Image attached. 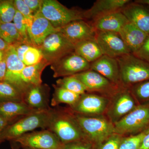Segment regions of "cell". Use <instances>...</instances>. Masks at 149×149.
<instances>
[{
  "label": "cell",
  "mask_w": 149,
  "mask_h": 149,
  "mask_svg": "<svg viewBox=\"0 0 149 149\" xmlns=\"http://www.w3.org/2000/svg\"><path fill=\"white\" fill-rule=\"evenodd\" d=\"M47 129L54 133L64 145L86 141L76 121L74 113L70 108L58 106L52 108Z\"/></svg>",
  "instance_id": "1"
},
{
  "label": "cell",
  "mask_w": 149,
  "mask_h": 149,
  "mask_svg": "<svg viewBox=\"0 0 149 149\" xmlns=\"http://www.w3.org/2000/svg\"><path fill=\"white\" fill-rule=\"evenodd\" d=\"M51 109L48 110L34 112L8 125L2 133V142L6 141H13L37 128L47 129Z\"/></svg>",
  "instance_id": "2"
},
{
  "label": "cell",
  "mask_w": 149,
  "mask_h": 149,
  "mask_svg": "<svg viewBox=\"0 0 149 149\" xmlns=\"http://www.w3.org/2000/svg\"><path fill=\"white\" fill-rule=\"evenodd\" d=\"M120 70L121 86L129 88L149 79V63L132 54L116 58Z\"/></svg>",
  "instance_id": "3"
},
{
  "label": "cell",
  "mask_w": 149,
  "mask_h": 149,
  "mask_svg": "<svg viewBox=\"0 0 149 149\" xmlns=\"http://www.w3.org/2000/svg\"><path fill=\"white\" fill-rule=\"evenodd\" d=\"M74 113L85 140L88 143L98 146L115 133L113 123L106 118Z\"/></svg>",
  "instance_id": "4"
},
{
  "label": "cell",
  "mask_w": 149,
  "mask_h": 149,
  "mask_svg": "<svg viewBox=\"0 0 149 149\" xmlns=\"http://www.w3.org/2000/svg\"><path fill=\"white\" fill-rule=\"evenodd\" d=\"M84 11L68 8L56 0H43L41 9L43 16L57 29L72 21L85 20Z\"/></svg>",
  "instance_id": "5"
},
{
  "label": "cell",
  "mask_w": 149,
  "mask_h": 149,
  "mask_svg": "<svg viewBox=\"0 0 149 149\" xmlns=\"http://www.w3.org/2000/svg\"><path fill=\"white\" fill-rule=\"evenodd\" d=\"M113 125L115 133L122 136L141 133L149 125V102L138 105Z\"/></svg>",
  "instance_id": "6"
},
{
  "label": "cell",
  "mask_w": 149,
  "mask_h": 149,
  "mask_svg": "<svg viewBox=\"0 0 149 149\" xmlns=\"http://www.w3.org/2000/svg\"><path fill=\"white\" fill-rule=\"evenodd\" d=\"M43 58L51 64L74 52V45L59 31L50 35L39 47Z\"/></svg>",
  "instance_id": "7"
},
{
  "label": "cell",
  "mask_w": 149,
  "mask_h": 149,
  "mask_svg": "<svg viewBox=\"0 0 149 149\" xmlns=\"http://www.w3.org/2000/svg\"><path fill=\"white\" fill-rule=\"evenodd\" d=\"M13 142L22 148L33 149H63L64 146L57 136L48 129L26 133Z\"/></svg>",
  "instance_id": "8"
},
{
  "label": "cell",
  "mask_w": 149,
  "mask_h": 149,
  "mask_svg": "<svg viewBox=\"0 0 149 149\" xmlns=\"http://www.w3.org/2000/svg\"><path fill=\"white\" fill-rule=\"evenodd\" d=\"M91 63L73 52L51 64L55 78L71 76L90 69Z\"/></svg>",
  "instance_id": "9"
},
{
  "label": "cell",
  "mask_w": 149,
  "mask_h": 149,
  "mask_svg": "<svg viewBox=\"0 0 149 149\" xmlns=\"http://www.w3.org/2000/svg\"><path fill=\"white\" fill-rule=\"evenodd\" d=\"M113 95V100L109 109L108 115L110 121L113 124L139 104L128 88L120 86Z\"/></svg>",
  "instance_id": "10"
},
{
  "label": "cell",
  "mask_w": 149,
  "mask_h": 149,
  "mask_svg": "<svg viewBox=\"0 0 149 149\" xmlns=\"http://www.w3.org/2000/svg\"><path fill=\"white\" fill-rule=\"evenodd\" d=\"M50 90L47 84L26 86L22 93V102L35 110H49Z\"/></svg>",
  "instance_id": "11"
},
{
  "label": "cell",
  "mask_w": 149,
  "mask_h": 149,
  "mask_svg": "<svg viewBox=\"0 0 149 149\" xmlns=\"http://www.w3.org/2000/svg\"><path fill=\"white\" fill-rule=\"evenodd\" d=\"M95 39L103 55L116 58L130 53L118 33L96 31Z\"/></svg>",
  "instance_id": "12"
},
{
  "label": "cell",
  "mask_w": 149,
  "mask_h": 149,
  "mask_svg": "<svg viewBox=\"0 0 149 149\" xmlns=\"http://www.w3.org/2000/svg\"><path fill=\"white\" fill-rule=\"evenodd\" d=\"M88 92H98L113 95L120 86L113 84L97 72L88 70L74 75Z\"/></svg>",
  "instance_id": "13"
},
{
  "label": "cell",
  "mask_w": 149,
  "mask_h": 149,
  "mask_svg": "<svg viewBox=\"0 0 149 149\" xmlns=\"http://www.w3.org/2000/svg\"><path fill=\"white\" fill-rule=\"evenodd\" d=\"M108 101L107 99L102 96L85 93L70 109L75 114L81 115L100 114L106 109Z\"/></svg>",
  "instance_id": "14"
},
{
  "label": "cell",
  "mask_w": 149,
  "mask_h": 149,
  "mask_svg": "<svg viewBox=\"0 0 149 149\" xmlns=\"http://www.w3.org/2000/svg\"><path fill=\"white\" fill-rule=\"evenodd\" d=\"M74 46L85 40L95 39L96 30L89 22L75 20L58 29Z\"/></svg>",
  "instance_id": "15"
},
{
  "label": "cell",
  "mask_w": 149,
  "mask_h": 149,
  "mask_svg": "<svg viewBox=\"0 0 149 149\" xmlns=\"http://www.w3.org/2000/svg\"><path fill=\"white\" fill-rule=\"evenodd\" d=\"M6 73L4 81L13 85L22 94L25 87L21 79L22 70L25 65L19 59L14 47L10 45L5 51Z\"/></svg>",
  "instance_id": "16"
},
{
  "label": "cell",
  "mask_w": 149,
  "mask_h": 149,
  "mask_svg": "<svg viewBox=\"0 0 149 149\" xmlns=\"http://www.w3.org/2000/svg\"><path fill=\"white\" fill-rule=\"evenodd\" d=\"M58 31L40 12L34 15L29 31V38L32 45L38 48L48 36Z\"/></svg>",
  "instance_id": "17"
},
{
  "label": "cell",
  "mask_w": 149,
  "mask_h": 149,
  "mask_svg": "<svg viewBox=\"0 0 149 149\" xmlns=\"http://www.w3.org/2000/svg\"><path fill=\"white\" fill-rule=\"evenodd\" d=\"M121 12L129 22L149 35V9L146 6L135 1H131Z\"/></svg>",
  "instance_id": "18"
},
{
  "label": "cell",
  "mask_w": 149,
  "mask_h": 149,
  "mask_svg": "<svg viewBox=\"0 0 149 149\" xmlns=\"http://www.w3.org/2000/svg\"><path fill=\"white\" fill-rule=\"evenodd\" d=\"M131 1L129 0H97L89 9L84 11L85 20L89 22L109 14L119 11Z\"/></svg>",
  "instance_id": "19"
},
{
  "label": "cell",
  "mask_w": 149,
  "mask_h": 149,
  "mask_svg": "<svg viewBox=\"0 0 149 149\" xmlns=\"http://www.w3.org/2000/svg\"><path fill=\"white\" fill-rule=\"evenodd\" d=\"M90 70L97 72L113 84L122 86L119 65L116 58L102 55L91 63Z\"/></svg>",
  "instance_id": "20"
},
{
  "label": "cell",
  "mask_w": 149,
  "mask_h": 149,
  "mask_svg": "<svg viewBox=\"0 0 149 149\" xmlns=\"http://www.w3.org/2000/svg\"><path fill=\"white\" fill-rule=\"evenodd\" d=\"M121 11L109 14L90 23L96 31L118 33L128 22Z\"/></svg>",
  "instance_id": "21"
},
{
  "label": "cell",
  "mask_w": 149,
  "mask_h": 149,
  "mask_svg": "<svg viewBox=\"0 0 149 149\" xmlns=\"http://www.w3.org/2000/svg\"><path fill=\"white\" fill-rule=\"evenodd\" d=\"M118 34L132 54L139 51L149 36L129 22L120 29Z\"/></svg>",
  "instance_id": "22"
},
{
  "label": "cell",
  "mask_w": 149,
  "mask_h": 149,
  "mask_svg": "<svg viewBox=\"0 0 149 149\" xmlns=\"http://www.w3.org/2000/svg\"><path fill=\"white\" fill-rule=\"evenodd\" d=\"M37 111H38L32 109L23 102L0 103V116L8 119H19Z\"/></svg>",
  "instance_id": "23"
},
{
  "label": "cell",
  "mask_w": 149,
  "mask_h": 149,
  "mask_svg": "<svg viewBox=\"0 0 149 149\" xmlns=\"http://www.w3.org/2000/svg\"><path fill=\"white\" fill-rule=\"evenodd\" d=\"M50 65L49 63L43 58L42 61L37 64L25 66L22 70L21 75L22 82L25 88L29 85L42 84V73L44 69Z\"/></svg>",
  "instance_id": "24"
},
{
  "label": "cell",
  "mask_w": 149,
  "mask_h": 149,
  "mask_svg": "<svg viewBox=\"0 0 149 149\" xmlns=\"http://www.w3.org/2000/svg\"><path fill=\"white\" fill-rule=\"evenodd\" d=\"M74 52L91 63L103 55L95 39L85 40L76 44Z\"/></svg>",
  "instance_id": "25"
},
{
  "label": "cell",
  "mask_w": 149,
  "mask_h": 149,
  "mask_svg": "<svg viewBox=\"0 0 149 149\" xmlns=\"http://www.w3.org/2000/svg\"><path fill=\"white\" fill-rule=\"evenodd\" d=\"M52 86L54 91L51 99L52 106L57 107L60 104L63 103L67 104L71 107L74 105L80 98L81 95L77 93L58 87L55 84Z\"/></svg>",
  "instance_id": "26"
},
{
  "label": "cell",
  "mask_w": 149,
  "mask_h": 149,
  "mask_svg": "<svg viewBox=\"0 0 149 149\" xmlns=\"http://www.w3.org/2000/svg\"><path fill=\"white\" fill-rule=\"evenodd\" d=\"M0 37L10 45L24 42L13 22L0 23Z\"/></svg>",
  "instance_id": "27"
},
{
  "label": "cell",
  "mask_w": 149,
  "mask_h": 149,
  "mask_svg": "<svg viewBox=\"0 0 149 149\" xmlns=\"http://www.w3.org/2000/svg\"><path fill=\"white\" fill-rule=\"evenodd\" d=\"M22 102V94L13 85L5 81L0 82V103Z\"/></svg>",
  "instance_id": "28"
},
{
  "label": "cell",
  "mask_w": 149,
  "mask_h": 149,
  "mask_svg": "<svg viewBox=\"0 0 149 149\" xmlns=\"http://www.w3.org/2000/svg\"><path fill=\"white\" fill-rule=\"evenodd\" d=\"M56 85L80 95L87 92L83 83L74 75L66 76L59 79L56 81Z\"/></svg>",
  "instance_id": "29"
},
{
  "label": "cell",
  "mask_w": 149,
  "mask_h": 149,
  "mask_svg": "<svg viewBox=\"0 0 149 149\" xmlns=\"http://www.w3.org/2000/svg\"><path fill=\"white\" fill-rule=\"evenodd\" d=\"M128 88L138 104L149 102V79Z\"/></svg>",
  "instance_id": "30"
},
{
  "label": "cell",
  "mask_w": 149,
  "mask_h": 149,
  "mask_svg": "<svg viewBox=\"0 0 149 149\" xmlns=\"http://www.w3.org/2000/svg\"><path fill=\"white\" fill-rule=\"evenodd\" d=\"M16 12L14 1H0V23L12 22Z\"/></svg>",
  "instance_id": "31"
},
{
  "label": "cell",
  "mask_w": 149,
  "mask_h": 149,
  "mask_svg": "<svg viewBox=\"0 0 149 149\" xmlns=\"http://www.w3.org/2000/svg\"><path fill=\"white\" fill-rule=\"evenodd\" d=\"M145 134L144 130L138 134L123 137L118 149H139Z\"/></svg>",
  "instance_id": "32"
},
{
  "label": "cell",
  "mask_w": 149,
  "mask_h": 149,
  "mask_svg": "<svg viewBox=\"0 0 149 149\" xmlns=\"http://www.w3.org/2000/svg\"><path fill=\"white\" fill-rule=\"evenodd\" d=\"M13 22L23 42L32 45L29 38L28 29L24 22V17L17 10L14 17Z\"/></svg>",
  "instance_id": "33"
},
{
  "label": "cell",
  "mask_w": 149,
  "mask_h": 149,
  "mask_svg": "<svg viewBox=\"0 0 149 149\" xmlns=\"http://www.w3.org/2000/svg\"><path fill=\"white\" fill-rule=\"evenodd\" d=\"M43 58L42 54L40 49L31 46L24 54L22 62L25 66H30L39 63Z\"/></svg>",
  "instance_id": "34"
},
{
  "label": "cell",
  "mask_w": 149,
  "mask_h": 149,
  "mask_svg": "<svg viewBox=\"0 0 149 149\" xmlns=\"http://www.w3.org/2000/svg\"><path fill=\"white\" fill-rule=\"evenodd\" d=\"M14 3L16 10L19 12L24 17L29 33V29L34 19V15L32 13V11L24 3L23 0H15Z\"/></svg>",
  "instance_id": "35"
},
{
  "label": "cell",
  "mask_w": 149,
  "mask_h": 149,
  "mask_svg": "<svg viewBox=\"0 0 149 149\" xmlns=\"http://www.w3.org/2000/svg\"><path fill=\"white\" fill-rule=\"evenodd\" d=\"M123 138L121 135L114 133L99 145L97 149H118Z\"/></svg>",
  "instance_id": "36"
},
{
  "label": "cell",
  "mask_w": 149,
  "mask_h": 149,
  "mask_svg": "<svg viewBox=\"0 0 149 149\" xmlns=\"http://www.w3.org/2000/svg\"><path fill=\"white\" fill-rule=\"evenodd\" d=\"M133 54L149 63V35L139 51Z\"/></svg>",
  "instance_id": "37"
},
{
  "label": "cell",
  "mask_w": 149,
  "mask_h": 149,
  "mask_svg": "<svg viewBox=\"0 0 149 149\" xmlns=\"http://www.w3.org/2000/svg\"><path fill=\"white\" fill-rule=\"evenodd\" d=\"M63 149H93L88 142L77 141L64 145Z\"/></svg>",
  "instance_id": "38"
},
{
  "label": "cell",
  "mask_w": 149,
  "mask_h": 149,
  "mask_svg": "<svg viewBox=\"0 0 149 149\" xmlns=\"http://www.w3.org/2000/svg\"><path fill=\"white\" fill-rule=\"evenodd\" d=\"M34 15L41 12L43 0H23Z\"/></svg>",
  "instance_id": "39"
},
{
  "label": "cell",
  "mask_w": 149,
  "mask_h": 149,
  "mask_svg": "<svg viewBox=\"0 0 149 149\" xmlns=\"http://www.w3.org/2000/svg\"><path fill=\"white\" fill-rule=\"evenodd\" d=\"M15 48L19 60L22 62L23 56L26 51L27 50L30 46H32L30 44L24 42H20L13 45Z\"/></svg>",
  "instance_id": "40"
},
{
  "label": "cell",
  "mask_w": 149,
  "mask_h": 149,
  "mask_svg": "<svg viewBox=\"0 0 149 149\" xmlns=\"http://www.w3.org/2000/svg\"><path fill=\"white\" fill-rule=\"evenodd\" d=\"M19 119H8L0 116V144L2 143L1 141V136L3 131L8 125L12 124Z\"/></svg>",
  "instance_id": "41"
},
{
  "label": "cell",
  "mask_w": 149,
  "mask_h": 149,
  "mask_svg": "<svg viewBox=\"0 0 149 149\" xmlns=\"http://www.w3.org/2000/svg\"><path fill=\"white\" fill-rule=\"evenodd\" d=\"M145 131V135L139 149H149V125Z\"/></svg>",
  "instance_id": "42"
},
{
  "label": "cell",
  "mask_w": 149,
  "mask_h": 149,
  "mask_svg": "<svg viewBox=\"0 0 149 149\" xmlns=\"http://www.w3.org/2000/svg\"><path fill=\"white\" fill-rule=\"evenodd\" d=\"M6 73V64L5 59L0 62V82L4 81Z\"/></svg>",
  "instance_id": "43"
},
{
  "label": "cell",
  "mask_w": 149,
  "mask_h": 149,
  "mask_svg": "<svg viewBox=\"0 0 149 149\" xmlns=\"http://www.w3.org/2000/svg\"><path fill=\"white\" fill-rule=\"evenodd\" d=\"M10 46L0 37V50L6 51Z\"/></svg>",
  "instance_id": "44"
},
{
  "label": "cell",
  "mask_w": 149,
  "mask_h": 149,
  "mask_svg": "<svg viewBox=\"0 0 149 149\" xmlns=\"http://www.w3.org/2000/svg\"><path fill=\"white\" fill-rule=\"evenodd\" d=\"M135 1L149 7V0H137Z\"/></svg>",
  "instance_id": "45"
},
{
  "label": "cell",
  "mask_w": 149,
  "mask_h": 149,
  "mask_svg": "<svg viewBox=\"0 0 149 149\" xmlns=\"http://www.w3.org/2000/svg\"><path fill=\"white\" fill-rule=\"evenodd\" d=\"M5 57V51L0 50V62L3 61Z\"/></svg>",
  "instance_id": "46"
},
{
  "label": "cell",
  "mask_w": 149,
  "mask_h": 149,
  "mask_svg": "<svg viewBox=\"0 0 149 149\" xmlns=\"http://www.w3.org/2000/svg\"><path fill=\"white\" fill-rule=\"evenodd\" d=\"M23 149H33L29 148H23Z\"/></svg>",
  "instance_id": "47"
}]
</instances>
